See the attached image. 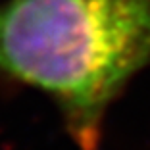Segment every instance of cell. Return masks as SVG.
I'll return each instance as SVG.
<instances>
[{
	"label": "cell",
	"mask_w": 150,
	"mask_h": 150,
	"mask_svg": "<svg viewBox=\"0 0 150 150\" xmlns=\"http://www.w3.org/2000/svg\"><path fill=\"white\" fill-rule=\"evenodd\" d=\"M150 66V0H8L0 73L46 93L81 150H98L110 104Z\"/></svg>",
	"instance_id": "6da1fadb"
}]
</instances>
